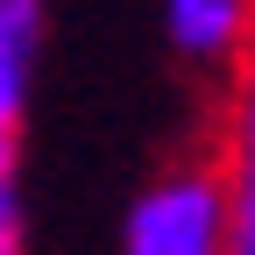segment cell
<instances>
[{
    "mask_svg": "<svg viewBox=\"0 0 255 255\" xmlns=\"http://www.w3.org/2000/svg\"><path fill=\"white\" fill-rule=\"evenodd\" d=\"M43 57V0H0V128H21Z\"/></svg>",
    "mask_w": 255,
    "mask_h": 255,
    "instance_id": "obj_3",
    "label": "cell"
},
{
    "mask_svg": "<svg viewBox=\"0 0 255 255\" xmlns=\"http://www.w3.org/2000/svg\"><path fill=\"white\" fill-rule=\"evenodd\" d=\"M121 255H227V184L213 170L156 177L121 220Z\"/></svg>",
    "mask_w": 255,
    "mask_h": 255,
    "instance_id": "obj_1",
    "label": "cell"
},
{
    "mask_svg": "<svg viewBox=\"0 0 255 255\" xmlns=\"http://www.w3.org/2000/svg\"><path fill=\"white\" fill-rule=\"evenodd\" d=\"M0 255H21V149H14V128H0Z\"/></svg>",
    "mask_w": 255,
    "mask_h": 255,
    "instance_id": "obj_5",
    "label": "cell"
},
{
    "mask_svg": "<svg viewBox=\"0 0 255 255\" xmlns=\"http://www.w3.org/2000/svg\"><path fill=\"white\" fill-rule=\"evenodd\" d=\"M248 14H255V0H163V36L191 64H220L241 50Z\"/></svg>",
    "mask_w": 255,
    "mask_h": 255,
    "instance_id": "obj_2",
    "label": "cell"
},
{
    "mask_svg": "<svg viewBox=\"0 0 255 255\" xmlns=\"http://www.w3.org/2000/svg\"><path fill=\"white\" fill-rule=\"evenodd\" d=\"M227 184V255H255V78L241 100V142H234V170Z\"/></svg>",
    "mask_w": 255,
    "mask_h": 255,
    "instance_id": "obj_4",
    "label": "cell"
}]
</instances>
